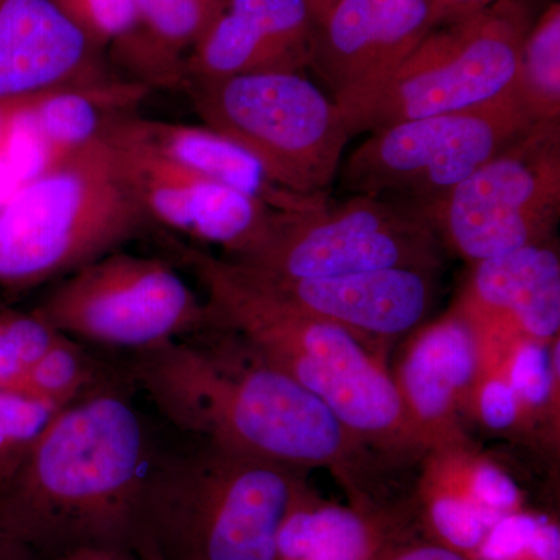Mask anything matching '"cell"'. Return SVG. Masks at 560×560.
Returning <instances> with one entry per match:
<instances>
[{
	"mask_svg": "<svg viewBox=\"0 0 560 560\" xmlns=\"http://www.w3.org/2000/svg\"><path fill=\"white\" fill-rule=\"evenodd\" d=\"M237 265L276 296L375 346L416 329L436 301L438 272L390 268L318 278H282Z\"/></svg>",
	"mask_w": 560,
	"mask_h": 560,
	"instance_id": "obj_15",
	"label": "cell"
},
{
	"mask_svg": "<svg viewBox=\"0 0 560 560\" xmlns=\"http://www.w3.org/2000/svg\"><path fill=\"white\" fill-rule=\"evenodd\" d=\"M60 335L38 313L0 302V389L20 390L27 371Z\"/></svg>",
	"mask_w": 560,
	"mask_h": 560,
	"instance_id": "obj_26",
	"label": "cell"
},
{
	"mask_svg": "<svg viewBox=\"0 0 560 560\" xmlns=\"http://www.w3.org/2000/svg\"><path fill=\"white\" fill-rule=\"evenodd\" d=\"M467 480L469 486H466L464 492L485 510L508 514L521 503L517 485L495 464L477 460L471 464Z\"/></svg>",
	"mask_w": 560,
	"mask_h": 560,
	"instance_id": "obj_30",
	"label": "cell"
},
{
	"mask_svg": "<svg viewBox=\"0 0 560 560\" xmlns=\"http://www.w3.org/2000/svg\"><path fill=\"white\" fill-rule=\"evenodd\" d=\"M62 408L22 390L0 389V488L16 474Z\"/></svg>",
	"mask_w": 560,
	"mask_h": 560,
	"instance_id": "obj_24",
	"label": "cell"
},
{
	"mask_svg": "<svg viewBox=\"0 0 560 560\" xmlns=\"http://www.w3.org/2000/svg\"><path fill=\"white\" fill-rule=\"evenodd\" d=\"M372 560H471L440 541L412 539L400 533L390 539Z\"/></svg>",
	"mask_w": 560,
	"mask_h": 560,
	"instance_id": "obj_32",
	"label": "cell"
},
{
	"mask_svg": "<svg viewBox=\"0 0 560 560\" xmlns=\"http://www.w3.org/2000/svg\"><path fill=\"white\" fill-rule=\"evenodd\" d=\"M482 342L515 335L547 342L559 338L560 257L555 238L475 264L456 308Z\"/></svg>",
	"mask_w": 560,
	"mask_h": 560,
	"instance_id": "obj_17",
	"label": "cell"
},
{
	"mask_svg": "<svg viewBox=\"0 0 560 560\" xmlns=\"http://www.w3.org/2000/svg\"><path fill=\"white\" fill-rule=\"evenodd\" d=\"M313 32L305 0H224L184 60L183 84L246 73L305 72Z\"/></svg>",
	"mask_w": 560,
	"mask_h": 560,
	"instance_id": "obj_16",
	"label": "cell"
},
{
	"mask_svg": "<svg viewBox=\"0 0 560 560\" xmlns=\"http://www.w3.org/2000/svg\"><path fill=\"white\" fill-rule=\"evenodd\" d=\"M305 2H307L308 10H311L313 22H315L316 27V25L327 16V13H329V11L334 9L340 0H305Z\"/></svg>",
	"mask_w": 560,
	"mask_h": 560,
	"instance_id": "obj_37",
	"label": "cell"
},
{
	"mask_svg": "<svg viewBox=\"0 0 560 560\" xmlns=\"http://www.w3.org/2000/svg\"><path fill=\"white\" fill-rule=\"evenodd\" d=\"M492 2H495V0H436V5L440 21L444 22L475 13V11L485 9Z\"/></svg>",
	"mask_w": 560,
	"mask_h": 560,
	"instance_id": "obj_34",
	"label": "cell"
},
{
	"mask_svg": "<svg viewBox=\"0 0 560 560\" xmlns=\"http://www.w3.org/2000/svg\"><path fill=\"white\" fill-rule=\"evenodd\" d=\"M160 453L125 394L88 390L55 416L0 488V517L18 537L119 522L140 511Z\"/></svg>",
	"mask_w": 560,
	"mask_h": 560,
	"instance_id": "obj_3",
	"label": "cell"
},
{
	"mask_svg": "<svg viewBox=\"0 0 560 560\" xmlns=\"http://www.w3.org/2000/svg\"><path fill=\"white\" fill-rule=\"evenodd\" d=\"M121 175L149 221L191 241L220 246L223 257L242 253L259 234L270 206L165 160L132 140L102 130Z\"/></svg>",
	"mask_w": 560,
	"mask_h": 560,
	"instance_id": "obj_13",
	"label": "cell"
},
{
	"mask_svg": "<svg viewBox=\"0 0 560 560\" xmlns=\"http://www.w3.org/2000/svg\"><path fill=\"white\" fill-rule=\"evenodd\" d=\"M534 21L523 0H495L441 22L371 98L352 135L477 108L512 94Z\"/></svg>",
	"mask_w": 560,
	"mask_h": 560,
	"instance_id": "obj_8",
	"label": "cell"
},
{
	"mask_svg": "<svg viewBox=\"0 0 560 560\" xmlns=\"http://www.w3.org/2000/svg\"><path fill=\"white\" fill-rule=\"evenodd\" d=\"M150 223L108 140L66 151L0 206V290L65 278Z\"/></svg>",
	"mask_w": 560,
	"mask_h": 560,
	"instance_id": "obj_4",
	"label": "cell"
},
{
	"mask_svg": "<svg viewBox=\"0 0 560 560\" xmlns=\"http://www.w3.org/2000/svg\"><path fill=\"white\" fill-rule=\"evenodd\" d=\"M179 253L205 290L210 327L315 394L371 448L389 456L429 448L378 346L276 296L235 261L189 246Z\"/></svg>",
	"mask_w": 560,
	"mask_h": 560,
	"instance_id": "obj_2",
	"label": "cell"
},
{
	"mask_svg": "<svg viewBox=\"0 0 560 560\" xmlns=\"http://www.w3.org/2000/svg\"><path fill=\"white\" fill-rule=\"evenodd\" d=\"M140 35L165 88H180L189 51L220 13L224 0H135Z\"/></svg>",
	"mask_w": 560,
	"mask_h": 560,
	"instance_id": "obj_21",
	"label": "cell"
},
{
	"mask_svg": "<svg viewBox=\"0 0 560 560\" xmlns=\"http://www.w3.org/2000/svg\"><path fill=\"white\" fill-rule=\"evenodd\" d=\"M40 97V95H38ZM38 97L28 98V101L0 103V140L7 135V131L16 124L18 119L31 108L32 103Z\"/></svg>",
	"mask_w": 560,
	"mask_h": 560,
	"instance_id": "obj_35",
	"label": "cell"
},
{
	"mask_svg": "<svg viewBox=\"0 0 560 560\" xmlns=\"http://www.w3.org/2000/svg\"><path fill=\"white\" fill-rule=\"evenodd\" d=\"M477 394L478 415L486 427L503 431L518 422L522 411L521 400L506 378H486Z\"/></svg>",
	"mask_w": 560,
	"mask_h": 560,
	"instance_id": "obj_31",
	"label": "cell"
},
{
	"mask_svg": "<svg viewBox=\"0 0 560 560\" xmlns=\"http://www.w3.org/2000/svg\"><path fill=\"white\" fill-rule=\"evenodd\" d=\"M84 560H106V559H84Z\"/></svg>",
	"mask_w": 560,
	"mask_h": 560,
	"instance_id": "obj_38",
	"label": "cell"
},
{
	"mask_svg": "<svg viewBox=\"0 0 560 560\" xmlns=\"http://www.w3.org/2000/svg\"><path fill=\"white\" fill-rule=\"evenodd\" d=\"M94 364L73 338L60 335L25 374L22 393L68 407L91 390Z\"/></svg>",
	"mask_w": 560,
	"mask_h": 560,
	"instance_id": "obj_25",
	"label": "cell"
},
{
	"mask_svg": "<svg viewBox=\"0 0 560 560\" xmlns=\"http://www.w3.org/2000/svg\"><path fill=\"white\" fill-rule=\"evenodd\" d=\"M20 537L9 528L3 518L0 517V560L13 559L14 545Z\"/></svg>",
	"mask_w": 560,
	"mask_h": 560,
	"instance_id": "obj_36",
	"label": "cell"
},
{
	"mask_svg": "<svg viewBox=\"0 0 560 560\" xmlns=\"http://www.w3.org/2000/svg\"><path fill=\"white\" fill-rule=\"evenodd\" d=\"M84 35L105 51L125 62L135 79L147 86H162L142 35L135 0H54Z\"/></svg>",
	"mask_w": 560,
	"mask_h": 560,
	"instance_id": "obj_22",
	"label": "cell"
},
{
	"mask_svg": "<svg viewBox=\"0 0 560 560\" xmlns=\"http://www.w3.org/2000/svg\"><path fill=\"white\" fill-rule=\"evenodd\" d=\"M429 495L427 514L431 528L444 545L463 555L477 551L490 526L503 515L485 510L464 490L438 486L436 490H429Z\"/></svg>",
	"mask_w": 560,
	"mask_h": 560,
	"instance_id": "obj_27",
	"label": "cell"
},
{
	"mask_svg": "<svg viewBox=\"0 0 560 560\" xmlns=\"http://www.w3.org/2000/svg\"><path fill=\"white\" fill-rule=\"evenodd\" d=\"M180 88L205 127L245 150L272 186L327 194L352 136L337 102L304 72L190 80Z\"/></svg>",
	"mask_w": 560,
	"mask_h": 560,
	"instance_id": "obj_7",
	"label": "cell"
},
{
	"mask_svg": "<svg viewBox=\"0 0 560 560\" xmlns=\"http://www.w3.org/2000/svg\"><path fill=\"white\" fill-rule=\"evenodd\" d=\"M559 215L560 120L530 125L422 212L442 245L474 265L551 241Z\"/></svg>",
	"mask_w": 560,
	"mask_h": 560,
	"instance_id": "obj_10",
	"label": "cell"
},
{
	"mask_svg": "<svg viewBox=\"0 0 560 560\" xmlns=\"http://www.w3.org/2000/svg\"><path fill=\"white\" fill-rule=\"evenodd\" d=\"M296 501L278 536V560H372L405 523L388 511Z\"/></svg>",
	"mask_w": 560,
	"mask_h": 560,
	"instance_id": "obj_20",
	"label": "cell"
},
{
	"mask_svg": "<svg viewBox=\"0 0 560 560\" xmlns=\"http://www.w3.org/2000/svg\"><path fill=\"white\" fill-rule=\"evenodd\" d=\"M482 345L459 312L425 327L412 340L394 378L427 447L458 445L456 410L480 375Z\"/></svg>",
	"mask_w": 560,
	"mask_h": 560,
	"instance_id": "obj_18",
	"label": "cell"
},
{
	"mask_svg": "<svg viewBox=\"0 0 560 560\" xmlns=\"http://www.w3.org/2000/svg\"><path fill=\"white\" fill-rule=\"evenodd\" d=\"M510 377L522 407L533 410L547 407L559 382V338L552 349L541 341L521 338L512 342Z\"/></svg>",
	"mask_w": 560,
	"mask_h": 560,
	"instance_id": "obj_28",
	"label": "cell"
},
{
	"mask_svg": "<svg viewBox=\"0 0 560 560\" xmlns=\"http://www.w3.org/2000/svg\"><path fill=\"white\" fill-rule=\"evenodd\" d=\"M189 337L136 353L132 375L173 425L294 469H329L368 508V448L334 411L245 342Z\"/></svg>",
	"mask_w": 560,
	"mask_h": 560,
	"instance_id": "obj_1",
	"label": "cell"
},
{
	"mask_svg": "<svg viewBox=\"0 0 560 560\" xmlns=\"http://www.w3.org/2000/svg\"><path fill=\"white\" fill-rule=\"evenodd\" d=\"M529 556L534 560H560V528L558 523L541 518L529 544Z\"/></svg>",
	"mask_w": 560,
	"mask_h": 560,
	"instance_id": "obj_33",
	"label": "cell"
},
{
	"mask_svg": "<svg viewBox=\"0 0 560 560\" xmlns=\"http://www.w3.org/2000/svg\"><path fill=\"white\" fill-rule=\"evenodd\" d=\"M103 130L124 136L187 171L250 197L265 201L275 189L245 150L205 125L195 127L125 113L110 117Z\"/></svg>",
	"mask_w": 560,
	"mask_h": 560,
	"instance_id": "obj_19",
	"label": "cell"
},
{
	"mask_svg": "<svg viewBox=\"0 0 560 560\" xmlns=\"http://www.w3.org/2000/svg\"><path fill=\"white\" fill-rule=\"evenodd\" d=\"M541 518L518 511L501 515L478 547V560H518L529 556L530 539Z\"/></svg>",
	"mask_w": 560,
	"mask_h": 560,
	"instance_id": "obj_29",
	"label": "cell"
},
{
	"mask_svg": "<svg viewBox=\"0 0 560 560\" xmlns=\"http://www.w3.org/2000/svg\"><path fill=\"white\" fill-rule=\"evenodd\" d=\"M305 493L302 470L198 440L160 453L142 510L180 526L197 560H278V536Z\"/></svg>",
	"mask_w": 560,
	"mask_h": 560,
	"instance_id": "obj_5",
	"label": "cell"
},
{
	"mask_svg": "<svg viewBox=\"0 0 560 560\" xmlns=\"http://www.w3.org/2000/svg\"><path fill=\"white\" fill-rule=\"evenodd\" d=\"M514 91L530 120H560L559 3L534 21L523 43Z\"/></svg>",
	"mask_w": 560,
	"mask_h": 560,
	"instance_id": "obj_23",
	"label": "cell"
},
{
	"mask_svg": "<svg viewBox=\"0 0 560 560\" xmlns=\"http://www.w3.org/2000/svg\"><path fill=\"white\" fill-rule=\"evenodd\" d=\"M33 312L73 340L136 353L210 327L206 302L168 261L117 249L65 276Z\"/></svg>",
	"mask_w": 560,
	"mask_h": 560,
	"instance_id": "obj_11",
	"label": "cell"
},
{
	"mask_svg": "<svg viewBox=\"0 0 560 560\" xmlns=\"http://www.w3.org/2000/svg\"><path fill=\"white\" fill-rule=\"evenodd\" d=\"M440 22L436 0H340L316 25L308 69L352 138L371 98Z\"/></svg>",
	"mask_w": 560,
	"mask_h": 560,
	"instance_id": "obj_12",
	"label": "cell"
},
{
	"mask_svg": "<svg viewBox=\"0 0 560 560\" xmlns=\"http://www.w3.org/2000/svg\"><path fill=\"white\" fill-rule=\"evenodd\" d=\"M257 237L230 260L282 278H318L408 268L440 272L444 245L429 221L397 202L352 195L272 189ZM228 259V257H224Z\"/></svg>",
	"mask_w": 560,
	"mask_h": 560,
	"instance_id": "obj_6",
	"label": "cell"
},
{
	"mask_svg": "<svg viewBox=\"0 0 560 560\" xmlns=\"http://www.w3.org/2000/svg\"><path fill=\"white\" fill-rule=\"evenodd\" d=\"M119 81L54 0H0V103Z\"/></svg>",
	"mask_w": 560,
	"mask_h": 560,
	"instance_id": "obj_14",
	"label": "cell"
},
{
	"mask_svg": "<svg viewBox=\"0 0 560 560\" xmlns=\"http://www.w3.org/2000/svg\"><path fill=\"white\" fill-rule=\"evenodd\" d=\"M533 124L515 92L477 108L399 121L370 132L341 162V186L422 215Z\"/></svg>",
	"mask_w": 560,
	"mask_h": 560,
	"instance_id": "obj_9",
	"label": "cell"
}]
</instances>
